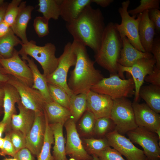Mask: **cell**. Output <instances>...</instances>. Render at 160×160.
<instances>
[{
    "mask_svg": "<svg viewBox=\"0 0 160 160\" xmlns=\"http://www.w3.org/2000/svg\"><path fill=\"white\" fill-rule=\"evenodd\" d=\"M66 27L73 40L89 47L95 54L98 51L105 27L100 9L87 6L76 19L66 23Z\"/></svg>",
    "mask_w": 160,
    "mask_h": 160,
    "instance_id": "1",
    "label": "cell"
},
{
    "mask_svg": "<svg viewBox=\"0 0 160 160\" xmlns=\"http://www.w3.org/2000/svg\"><path fill=\"white\" fill-rule=\"evenodd\" d=\"M72 43L76 60L74 68L70 72L68 85L73 95L87 94L104 77L95 67V62L89 58L86 46L77 40Z\"/></svg>",
    "mask_w": 160,
    "mask_h": 160,
    "instance_id": "2",
    "label": "cell"
},
{
    "mask_svg": "<svg viewBox=\"0 0 160 160\" xmlns=\"http://www.w3.org/2000/svg\"><path fill=\"white\" fill-rule=\"evenodd\" d=\"M122 47L121 38L115 23H109L105 26L100 49L94 55L95 62L111 74L116 73Z\"/></svg>",
    "mask_w": 160,
    "mask_h": 160,
    "instance_id": "3",
    "label": "cell"
},
{
    "mask_svg": "<svg viewBox=\"0 0 160 160\" xmlns=\"http://www.w3.org/2000/svg\"><path fill=\"white\" fill-rule=\"evenodd\" d=\"M18 51L22 56L29 55L40 64L43 71V75L46 78L52 73L57 68L58 58L55 55L56 48L55 45L48 43L43 46L37 45L35 41L31 40L25 44H22Z\"/></svg>",
    "mask_w": 160,
    "mask_h": 160,
    "instance_id": "4",
    "label": "cell"
},
{
    "mask_svg": "<svg viewBox=\"0 0 160 160\" xmlns=\"http://www.w3.org/2000/svg\"><path fill=\"white\" fill-rule=\"evenodd\" d=\"M91 90L107 95L112 99L130 97L134 95L135 86L133 79H122L117 73L104 77L92 87Z\"/></svg>",
    "mask_w": 160,
    "mask_h": 160,
    "instance_id": "5",
    "label": "cell"
},
{
    "mask_svg": "<svg viewBox=\"0 0 160 160\" xmlns=\"http://www.w3.org/2000/svg\"><path fill=\"white\" fill-rule=\"evenodd\" d=\"M109 117L115 125L114 130L122 135L138 127L132 103L127 98L113 100Z\"/></svg>",
    "mask_w": 160,
    "mask_h": 160,
    "instance_id": "6",
    "label": "cell"
},
{
    "mask_svg": "<svg viewBox=\"0 0 160 160\" xmlns=\"http://www.w3.org/2000/svg\"><path fill=\"white\" fill-rule=\"evenodd\" d=\"M130 2L129 0L122 2L121 6L118 9L121 22L120 24L115 23V26L121 37H126L135 48L145 52L140 43L139 36V26L142 13L131 16L128 12Z\"/></svg>",
    "mask_w": 160,
    "mask_h": 160,
    "instance_id": "7",
    "label": "cell"
},
{
    "mask_svg": "<svg viewBox=\"0 0 160 160\" xmlns=\"http://www.w3.org/2000/svg\"><path fill=\"white\" fill-rule=\"evenodd\" d=\"M58 59L57 68L46 78L47 81V83L62 88L70 97L73 94L68 86L67 76L70 68L75 66L76 60V54L72 43L68 42L65 45L63 52Z\"/></svg>",
    "mask_w": 160,
    "mask_h": 160,
    "instance_id": "8",
    "label": "cell"
},
{
    "mask_svg": "<svg viewBox=\"0 0 160 160\" xmlns=\"http://www.w3.org/2000/svg\"><path fill=\"white\" fill-rule=\"evenodd\" d=\"M126 134L132 143L143 148L147 160H160V139L155 132L137 127Z\"/></svg>",
    "mask_w": 160,
    "mask_h": 160,
    "instance_id": "9",
    "label": "cell"
},
{
    "mask_svg": "<svg viewBox=\"0 0 160 160\" xmlns=\"http://www.w3.org/2000/svg\"><path fill=\"white\" fill-rule=\"evenodd\" d=\"M156 63L153 57L140 59L129 67L123 66L118 63V75L120 78L125 79L124 73L125 72L129 73L132 76L135 86L134 101L138 102L140 98L139 91L144 82V79L152 72Z\"/></svg>",
    "mask_w": 160,
    "mask_h": 160,
    "instance_id": "10",
    "label": "cell"
},
{
    "mask_svg": "<svg viewBox=\"0 0 160 160\" xmlns=\"http://www.w3.org/2000/svg\"><path fill=\"white\" fill-rule=\"evenodd\" d=\"M18 51L15 49L12 56L10 58H0V64L4 72L11 75L25 84L32 87L33 78L31 70L19 56Z\"/></svg>",
    "mask_w": 160,
    "mask_h": 160,
    "instance_id": "11",
    "label": "cell"
},
{
    "mask_svg": "<svg viewBox=\"0 0 160 160\" xmlns=\"http://www.w3.org/2000/svg\"><path fill=\"white\" fill-rule=\"evenodd\" d=\"M9 76V79L7 83L17 90L23 106L35 113H44L45 101L40 92L25 84L13 76Z\"/></svg>",
    "mask_w": 160,
    "mask_h": 160,
    "instance_id": "12",
    "label": "cell"
},
{
    "mask_svg": "<svg viewBox=\"0 0 160 160\" xmlns=\"http://www.w3.org/2000/svg\"><path fill=\"white\" fill-rule=\"evenodd\" d=\"M75 123L71 117L64 124L67 136L66 154L76 160H92V156L88 153L82 145Z\"/></svg>",
    "mask_w": 160,
    "mask_h": 160,
    "instance_id": "13",
    "label": "cell"
},
{
    "mask_svg": "<svg viewBox=\"0 0 160 160\" xmlns=\"http://www.w3.org/2000/svg\"><path fill=\"white\" fill-rule=\"evenodd\" d=\"M109 145L124 156L127 160H147L143 151L129 140L114 130L105 135Z\"/></svg>",
    "mask_w": 160,
    "mask_h": 160,
    "instance_id": "14",
    "label": "cell"
},
{
    "mask_svg": "<svg viewBox=\"0 0 160 160\" xmlns=\"http://www.w3.org/2000/svg\"><path fill=\"white\" fill-rule=\"evenodd\" d=\"M35 113L33 124L26 137V148L37 157L43 143L46 124L44 113Z\"/></svg>",
    "mask_w": 160,
    "mask_h": 160,
    "instance_id": "15",
    "label": "cell"
},
{
    "mask_svg": "<svg viewBox=\"0 0 160 160\" xmlns=\"http://www.w3.org/2000/svg\"><path fill=\"white\" fill-rule=\"evenodd\" d=\"M135 118L138 127L156 133L160 129V115L145 103H132Z\"/></svg>",
    "mask_w": 160,
    "mask_h": 160,
    "instance_id": "16",
    "label": "cell"
},
{
    "mask_svg": "<svg viewBox=\"0 0 160 160\" xmlns=\"http://www.w3.org/2000/svg\"><path fill=\"white\" fill-rule=\"evenodd\" d=\"M113 100L107 95L90 90L87 94L86 111L93 114L96 119L109 117Z\"/></svg>",
    "mask_w": 160,
    "mask_h": 160,
    "instance_id": "17",
    "label": "cell"
},
{
    "mask_svg": "<svg viewBox=\"0 0 160 160\" xmlns=\"http://www.w3.org/2000/svg\"><path fill=\"white\" fill-rule=\"evenodd\" d=\"M3 88L4 91L3 104L4 116L1 121L6 124L5 132H7L11 129L12 116L17 114L15 104L21 101V99L17 90L12 85L7 83Z\"/></svg>",
    "mask_w": 160,
    "mask_h": 160,
    "instance_id": "18",
    "label": "cell"
},
{
    "mask_svg": "<svg viewBox=\"0 0 160 160\" xmlns=\"http://www.w3.org/2000/svg\"><path fill=\"white\" fill-rule=\"evenodd\" d=\"M17 104L19 113L12 116L11 123V129L19 131L26 137L33 124L35 113L25 107L21 101Z\"/></svg>",
    "mask_w": 160,
    "mask_h": 160,
    "instance_id": "19",
    "label": "cell"
},
{
    "mask_svg": "<svg viewBox=\"0 0 160 160\" xmlns=\"http://www.w3.org/2000/svg\"><path fill=\"white\" fill-rule=\"evenodd\" d=\"M26 1H22L20 4L19 12L12 26L11 27L14 33L22 41L23 44L27 43L28 39L26 30L34 7L26 5Z\"/></svg>",
    "mask_w": 160,
    "mask_h": 160,
    "instance_id": "20",
    "label": "cell"
},
{
    "mask_svg": "<svg viewBox=\"0 0 160 160\" xmlns=\"http://www.w3.org/2000/svg\"><path fill=\"white\" fill-rule=\"evenodd\" d=\"M121 38L122 47L118 61V63L120 65L124 67H130L140 59L153 57L151 53L143 52L136 49L130 43L126 37Z\"/></svg>",
    "mask_w": 160,
    "mask_h": 160,
    "instance_id": "21",
    "label": "cell"
},
{
    "mask_svg": "<svg viewBox=\"0 0 160 160\" xmlns=\"http://www.w3.org/2000/svg\"><path fill=\"white\" fill-rule=\"evenodd\" d=\"M155 34V26L149 18L148 10H146L142 13L139 26L140 41L145 52L151 53Z\"/></svg>",
    "mask_w": 160,
    "mask_h": 160,
    "instance_id": "22",
    "label": "cell"
},
{
    "mask_svg": "<svg viewBox=\"0 0 160 160\" xmlns=\"http://www.w3.org/2000/svg\"><path fill=\"white\" fill-rule=\"evenodd\" d=\"M92 3V0H62L60 16L66 23L71 22Z\"/></svg>",
    "mask_w": 160,
    "mask_h": 160,
    "instance_id": "23",
    "label": "cell"
},
{
    "mask_svg": "<svg viewBox=\"0 0 160 160\" xmlns=\"http://www.w3.org/2000/svg\"><path fill=\"white\" fill-rule=\"evenodd\" d=\"M21 58L23 60L27 61V65L31 70L33 78L32 88L40 92L45 102L53 101L49 93L46 78L40 72L33 59L30 58L27 56H22Z\"/></svg>",
    "mask_w": 160,
    "mask_h": 160,
    "instance_id": "24",
    "label": "cell"
},
{
    "mask_svg": "<svg viewBox=\"0 0 160 160\" xmlns=\"http://www.w3.org/2000/svg\"><path fill=\"white\" fill-rule=\"evenodd\" d=\"M49 123L63 125L71 117L69 110L54 101L45 102L44 106Z\"/></svg>",
    "mask_w": 160,
    "mask_h": 160,
    "instance_id": "25",
    "label": "cell"
},
{
    "mask_svg": "<svg viewBox=\"0 0 160 160\" xmlns=\"http://www.w3.org/2000/svg\"><path fill=\"white\" fill-rule=\"evenodd\" d=\"M49 124L54 137L52 155L54 160H68L65 152V141L63 132V125L60 123Z\"/></svg>",
    "mask_w": 160,
    "mask_h": 160,
    "instance_id": "26",
    "label": "cell"
},
{
    "mask_svg": "<svg viewBox=\"0 0 160 160\" xmlns=\"http://www.w3.org/2000/svg\"><path fill=\"white\" fill-rule=\"evenodd\" d=\"M139 96L151 109L158 113H160V87L151 84L142 86Z\"/></svg>",
    "mask_w": 160,
    "mask_h": 160,
    "instance_id": "27",
    "label": "cell"
},
{
    "mask_svg": "<svg viewBox=\"0 0 160 160\" xmlns=\"http://www.w3.org/2000/svg\"><path fill=\"white\" fill-rule=\"evenodd\" d=\"M62 0H39V7L37 11L42 14L43 16L49 20H55L60 16V4Z\"/></svg>",
    "mask_w": 160,
    "mask_h": 160,
    "instance_id": "28",
    "label": "cell"
},
{
    "mask_svg": "<svg viewBox=\"0 0 160 160\" xmlns=\"http://www.w3.org/2000/svg\"><path fill=\"white\" fill-rule=\"evenodd\" d=\"M22 44L21 40L11 29L9 32L0 39V55L3 58L11 57L13 55L15 47Z\"/></svg>",
    "mask_w": 160,
    "mask_h": 160,
    "instance_id": "29",
    "label": "cell"
},
{
    "mask_svg": "<svg viewBox=\"0 0 160 160\" xmlns=\"http://www.w3.org/2000/svg\"><path fill=\"white\" fill-rule=\"evenodd\" d=\"M87 94L81 93L73 95L70 97L69 110L71 117L76 122L86 111Z\"/></svg>",
    "mask_w": 160,
    "mask_h": 160,
    "instance_id": "30",
    "label": "cell"
},
{
    "mask_svg": "<svg viewBox=\"0 0 160 160\" xmlns=\"http://www.w3.org/2000/svg\"><path fill=\"white\" fill-rule=\"evenodd\" d=\"M45 120V130L44 141L37 160H54L51 153L52 145L54 143L52 131L50 126L45 113L44 112Z\"/></svg>",
    "mask_w": 160,
    "mask_h": 160,
    "instance_id": "31",
    "label": "cell"
},
{
    "mask_svg": "<svg viewBox=\"0 0 160 160\" xmlns=\"http://www.w3.org/2000/svg\"><path fill=\"white\" fill-rule=\"evenodd\" d=\"M50 95L54 102L69 110L70 97L61 87L47 83Z\"/></svg>",
    "mask_w": 160,
    "mask_h": 160,
    "instance_id": "32",
    "label": "cell"
},
{
    "mask_svg": "<svg viewBox=\"0 0 160 160\" xmlns=\"http://www.w3.org/2000/svg\"><path fill=\"white\" fill-rule=\"evenodd\" d=\"M84 141L86 146V151L89 154L92 155L94 154L97 156L101 151L110 146L105 137L98 139L86 138L84 139Z\"/></svg>",
    "mask_w": 160,
    "mask_h": 160,
    "instance_id": "33",
    "label": "cell"
},
{
    "mask_svg": "<svg viewBox=\"0 0 160 160\" xmlns=\"http://www.w3.org/2000/svg\"><path fill=\"white\" fill-rule=\"evenodd\" d=\"M115 125L110 117H103L96 119L94 132L100 136L105 135L115 130Z\"/></svg>",
    "mask_w": 160,
    "mask_h": 160,
    "instance_id": "34",
    "label": "cell"
},
{
    "mask_svg": "<svg viewBox=\"0 0 160 160\" xmlns=\"http://www.w3.org/2000/svg\"><path fill=\"white\" fill-rule=\"evenodd\" d=\"M22 1L21 0H13L7 5L3 21L10 27L19 12Z\"/></svg>",
    "mask_w": 160,
    "mask_h": 160,
    "instance_id": "35",
    "label": "cell"
},
{
    "mask_svg": "<svg viewBox=\"0 0 160 160\" xmlns=\"http://www.w3.org/2000/svg\"><path fill=\"white\" fill-rule=\"evenodd\" d=\"M96 119L93 114L86 111L79 124V127L81 130L83 132L86 134L92 133L94 132Z\"/></svg>",
    "mask_w": 160,
    "mask_h": 160,
    "instance_id": "36",
    "label": "cell"
},
{
    "mask_svg": "<svg viewBox=\"0 0 160 160\" xmlns=\"http://www.w3.org/2000/svg\"><path fill=\"white\" fill-rule=\"evenodd\" d=\"M140 4L133 9L128 10L129 15H137L146 10L153 9H160V0H141Z\"/></svg>",
    "mask_w": 160,
    "mask_h": 160,
    "instance_id": "37",
    "label": "cell"
},
{
    "mask_svg": "<svg viewBox=\"0 0 160 160\" xmlns=\"http://www.w3.org/2000/svg\"><path fill=\"white\" fill-rule=\"evenodd\" d=\"M7 132L9 134L10 140L16 152L26 147V137L20 131L11 129Z\"/></svg>",
    "mask_w": 160,
    "mask_h": 160,
    "instance_id": "38",
    "label": "cell"
},
{
    "mask_svg": "<svg viewBox=\"0 0 160 160\" xmlns=\"http://www.w3.org/2000/svg\"><path fill=\"white\" fill-rule=\"evenodd\" d=\"M49 22L43 16H37L34 19L33 26L39 37H44L49 33Z\"/></svg>",
    "mask_w": 160,
    "mask_h": 160,
    "instance_id": "39",
    "label": "cell"
},
{
    "mask_svg": "<svg viewBox=\"0 0 160 160\" xmlns=\"http://www.w3.org/2000/svg\"><path fill=\"white\" fill-rule=\"evenodd\" d=\"M100 160H126L117 151L108 146L98 155Z\"/></svg>",
    "mask_w": 160,
    "mask_h": 160,
    "instance_id": "40",
    "label": "cell"
},
{
    "mask_svg": "<svg viewBox=\"0 0 160 160\" xmlns=\"http://www.w3.org/2000/svg\"><path fill=\"white\" fill-rule=\"evenodd\" d=\"M5 141L2 148L0 149V155L5 156L9 155L14 157L16 153L10 140L9 135L6 132Z\"/></svg>",
    "mask_w": 160,
    "mask_h": 160,
    "instance_id": "41",
    "label": "cell"
},
{
    "mask_svg": "<svg viewBox=\"0 0 160 160\" xmlns=\"http://www.w3.org/2000/svg\"><path fill=\"white\" fill-rule=\"evenodd\" d=\"M144 81L152 85L160 87V68L155 65L152 72L145 77Z\"/></svg>",
    "mask_w": 160,
    "mask_h": 160,
    "instance_id": "42",
    "label": "cell"
},
{
    "mask_svg": "<svg viewBox=\"0 0 160 160\" xmlns=\"http://www.w3.org/2000/svg\"><path fill=\"white\" fill-rule=\"evenodd\" d=\"M151 53L156 60V66L160 68V38L157 36L154 38Z\"/></svg>",
    "mask_w": 160,
    "mask_h": 160,
    "instance_id": "43",
    "label": "cell"
},
{
    "mask_svg": "<svg viewBox=\"0 0 160 160\" xmlns=\"http://www.w3.org/2000/svg\"><path fill=\"white\" fill-rule=\"evenodd\" d=\"M150 20L154 23L155 30L159 33L160 31V11L158 9H153L148 10Z\"/></svg>",
    "mask_w": 160,
    "mask_h": 160,
    "instance_id": "44",
    "label": "cell"
},
{
    "mask_svg": "<svg viewBox=\"0 0 160 160\" xmlns=\"http://www.w3.org/2000/svg\"><path fill=\"white\" fill-rule=\"evenodd\" d=\"M14 158L17 160H36L34 156L26 148L22 149L17 152Z\"/></svg>",
    "mask_w": 160,
    "mask_h": 160,
    "instance_id": "45",
    "label": "cell"
},
{
    "mask_svg": "<svg viewBox=\"0 0 160 160\" xmlns=\"http://www.w3.org/2000/svg\"><path fill=\"white\" fill-rule=\"evenodd\" d=\"M9 79V75L4 72L0 64V88H2L5 84H7Z\"/></svg>",
    "mask_w": 160,
    "mask_h": 160,
    "instance_id": "46",
    "label": "cell"
},
{
    "mask_svg": "<svg viewBox=\"0 0 160 160\" xmlns=\"http://www.w3.org/2000/svg\"><path fill=\"white\" fill-rule=\"evenodd\" d=\"M11 29V28L3 20L0 24V39L9 32Z\"/></svg>",
    "mask_w": 160,
    "mask_h": 160,
    "instance_id": "47",
    "label": "cell"
},
{
    "mask_svg": "<svg viewBox=\"0 0 160 160\" xmlns=\"http://www.w3.org/2000/svg\"><path fill=\"white\" fill-rule=\"evenodd\" d=\"M92 3H95L103 7H106L114 1L113 0H92Z\"/></svg>",
    "mask_w": 160,
    "mask_h": 160,
    "instance_id": "48",
    "label": "cell"
},
{
    "mask_svg": "<svg viewBox=\"0 0 160 160\" xmlns=\"http://www.w3.org/2000/svg\"><path fill=\"white\" fill-rule=\"evenodd\" d=\"M8 4L3 3L0 5V24L3 20Z\"/></svg>",
    "mask_w": 160,
    "mask_h": 160,
    "instance_id": "49",
    "label": "cell"
},
{
    "mask_svg": "<svg viewBox=\"0 0 160 160\" xmlns=\"http://www.w3.org/2000/svg\"><path fill=\"white\" fill-rule=\"evenodd\" d=\"M4 91L3 88H0V109L3 107Z\"/></svg>",
    "mask_w": 160,
    "mask_h": 160,
    "instance_id": "50",
    "label": "cell"
},
{
    "mask_svg": "<svg viewBox=\"0 0 160 160\" xmlns=\"http://www.w3.org/2000/svg\"><path fill=\"white\" fill-rule=\"evenodd\" d=\"M6 127L5 124L0 121V138L1 137L3 133L5 132Z\"/></svg>",
    "mask_w": 160,
    "mask_h": 160,
    "instance_id": "51",
    "label": "cell"
},
{
    "mask_svg": "<svg viewBox=\"0 0 160 160\" xmlns=\"http://www.w3.org/2000/svg\"><path fill=\"white\" fill-rule=\"evenodd\" d=\"M5 141L4 137V138H0V149L2 148L3 147Z\"/></svg>",
    "mask_w": 160,
    "mask_h": 160,
    "instance_id": "52",
    "label": "cell"
},
{
    "mask_svg": "<svg viewBox=\"0 0 160 160\" xmlns=\"http://www.w3.org/2000/svg\"><path fill=\"white\" fill-rule=\"evenodd\" d=\"M92 156V160H100L99 157L97 155L94 154Z\"/></svg>",
    "mask_w": 160,
    "mask_h": 160,
    "instance_id": "53",
    "label": "cell"
},
{
    "mask_svg": "<svg viewBox=\"0 0 160 160\" xmlns=\"http://www.w3.org/2000/svg\"><path fill=\"white\" fill-rule=\"evenodd\" d=\"M3 160H17V159L13 157L12 158H6Z\"/></svg>",
    "mask_w": 160,
    "mask_h": 160,
    "instance_id": "54",
    "label": "cell"
},
{
    "mask_svg": "<svg viewBox=\"0 0 160 160\" xmlns=\"http://www.w3.org/2000/svg\"><path fill=\"white\" fill-rule=\"evenodd\" d=\"M68 160H76L72 158H71Z\"/></svg>",
    "mask_w": 160,
    "mask_h": 160,
    "instance_id": "55",
    "label": "cell"
},
{
    "mask_svg": "<svg viewBox=\"0 0 160 160\" xmlns=\"http://www.w3.org/2000/svg\"><path fill=\"white\" fill-rule=\"evenodd\" d=\"M1 111H2L0 109V113H1Z\"/></svg>",
    "mask_w": 160,
    "mask_h": 160,
    "instance_id": "56",
    "label": "cell"
},
{
    "mask_svg": "<svg viewBox=\"0 0 160 160\" xmlns=\"http://www.w3.org/2000/svg\"><path fill=\"white\" fill-rule=\"evenodd\" d=\"M2 58V57H1V56L0 55V58Z\"/></svg>",
    "mask_w": 160,
    "mask_h": 160,
    "instance_id": "57",
    "label": "cell"
}]
</instances>
